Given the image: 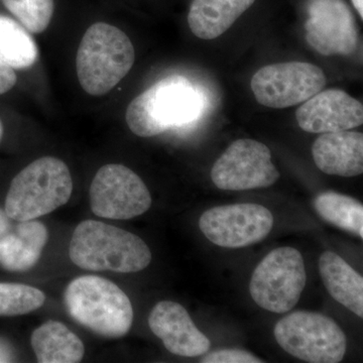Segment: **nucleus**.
I'll return each mask as SVG.
<instances>
[{
    "label": "nucleus",
    "mask_w": 363,
    "mask_h": 363,
    "mask_svg": "<svg viewBox=\"0 0 363 363\" xmlns=\"http://www.w3.org/2000/svg\"><path fill=\"white\" fill-rule=\"evenodd\" d=\"M69 255L76 266L86 271L123 274L143 271L152 260V252L142 238L95 220H85L76 227Z\"/></svg>",
    "instance_id": "obj_1"
},
{
    "label": "nucleus",
    "mask_w": 363,
    "mask_h": 363,
    "mask_svg": "<svg viewBox=\"0 0 363 363\" xmlns=\"http://www.w3.org/2000/svg\"><path fill=\"white\" fill-rule=\"evenodd\" d=\"M203 105L201 93L187 78L169 76L130 102L126 123L135 135L150 138L192 123L199 116Z\"/></svg>",
    "instance_id": "obj_2"
},
{
    "label": "nucleus",
    "mask_w": 363,
    "mask_h": 363,
    "mask_svg": "<svg viewBox=\"0 0 363 363\" xmlns=\"http://www.w3.org/2000/svg\"><path fill=\"white\" fill-rule=\"evenodd\" d=\"M135 59V48L125 33L109 23H94L83 35L76 57L81 87L92 96L111 92L128 75Z\"/></svg>",
    "instance_id": "obj_3"
},
{
    "label": "nucleus",
    "mask_w": 363,
    "mask_h": 363,
    "mask_svg": "<svg viewBox=\"0 0 363 363\" xmlns=\"http://www.w3.org/2000/svg\"><path fill=\"white\" fill-rule=\"evenodd\" d=\"M64 298L71 317L98 335L119 338L130 330L133 310L130 298L108 279L96 276L73 279Z\"/></svg>",
    "instance_id": "obj_4"
},
{
    "label": "nucleus",
    "mask_w": 363,
    "mask_h": 363,
    "mask_svg": "<svg viewBox=\"0 0 363 363\" xmlns=\"http://www.w3.org/2000/svg\"><path fill=\"white\" fill-rule=\"evenodd\" d=\"M72 191L73 180L65 162L40 157L14 177L4 210L13 220H33L65 205Z\"/></svg>",
    "instance_id": "obj_5"
},
{
    "label": "nucleus",
    "mask_w": 363,
    "mask_h": 363,
    "mask_svg": "<svg viewBox=\"0 0 363 363\" xmlns=\"http://www.w3.org/2000/svg\"><path fill=\"white\" fill-rule=\"evenodd\" d=\"M274 334L284 350L306 362L338 363L345 355L342 329L319 313H292L279 320Z\"/></svg>",
    "instance_id": "obj_6"
},
{
    "label": "nucleus",
    "mask_w": 363,
    "mask_h": 363,
    "mask_svg": "<svg viewBox=\"0 0 363 363\" xmlns=\"http://www.w3.org/2000/svg\"><path fill=\"white\" fill-rule=\"evenodd\" d=\"M306 279L301 252L293 247L276 248L255 267L250 284V295L262 309L286 313L300 300Z\"/></svg>",
    "instance_id": "obj_7"
},
{
    "label": "nucleus",
    "mask_w": 363,
    "mask_h": 363,
    "mask_svg": "<svg viewBox=\"0 0 363 363\" xmlns=\"http://www.w3.org/2000/svg\"><path fill=\"white\" fill-rule=\"evenodd\" d=\"M326 83L320 67L305 62H286L259 69L250 84L259 104L284 109L307 101L323 90Z\"/></svg>",
    "instance_id": "obj_8"
},
{
    "label": "nucleus",
    "mask_w": 363,
    "mask_h": 363,
    "mask_svg": "<svg viewBox=\"0 0 363 363\" xmlns=\"http://www.w3.org/2000/svg\"><path fill=\"white\" fill-rule=\"evenodd\" d=\"M93 213L102 218L128 220L152 205L149 189L135 172L123 164H105L90 186Z\"/></svg>",
    "instance_id": "obj_9"
},
{
    "label": "nucleus",
    "mask_w": 363,
    "mask_h": 363,
    "mask_svg": "<svg viewBox=\"0 0 363 363\" xmlns=\"http://www.w3.org/2000/svg\"><path fill=\"white\" fill-rule=\"evenodd\" d=\"M279 178L269 147L248 138L231 143L211 169L214 185L225 191L271 187Z\"/></svg>",
    "instance_id": "obj_10"
},
{
    "label": "nucleus",
    "mask_w": 363,
    "mask_h": 363,
    "mask_svg": "<svg viewBox=\"0 0 363 363\" xmlns=\"http://www.w3.org/2000/svg\"><path fill=\"white\" fill-rule=\"evenodd\" d=\"M274 226V216L259 204L225 205L207 210L199 227L206 238L218 247H250L266 238Z\"/></svg>",
    "instance_id": "obj_11"
},
{
    "label": "nucleus",
    "mask_w": 363,
    "mask_h": 363,
    "mask_svg": "<svg viewBox=\"0 0 363 363\" xmlns=\"http://www.w3.org/2000/svg\"><path fill=\"white\" fill-rule=\"evenodd\" d=\"M305 23L306 39L323 56H348L357 49L359 33L343 0H311Z\"/></svg>",
    "instance_id": "obj_12"
},
{
    "label": "nucleus",
    "mask_w": 363,
    "mask_h": 363,
    "mask_svg": "<svg viewBox=\"0 0 363 363\" xmlns=\"http://www.w3.org/2000/svg\"><path fill=\"white\" fill-rule=\"evenodd\" d=\"M298 125L306 133L350 130L363 123V105L345 91H320L296 111Z\"/></svg>",
    "instance_id": "obj_13"
},
{
    "label": "nucleus",
    "mask_w": 363,
    "mask_h": 363,
    "mask_svg": "<svg viewBox=\"0 0 363 363\" xmlns=\"http://www.w3.org/2000/svg\"><path fill=\"white\" fill-rule=\"evenodd\" d=\"M149 325L152 333L173 354L196 357L209 350V339L198 329L187 310L178 303H157L150 312Z\"/></svg>",
    "instance_id": "obj_14"
},
{
    "label": "nucleus",
    "mask_w": 363,
    "mask_h": 363,
    "mask_svg": "<svg viewBox=\"0 0 363 363\" xmlns=\"http://www.w3.org/2000/svg\"><path fill=\"white\" fill-rule=\"evenodd\" d=\"M312 155L318 169L327 175H362L363 135L348 130L322 133L313 145Z\"/></svg>",
    "instance_id": "obj_15"
},
{
    "label": "nucleus",
    "mask_w": 363,
    "mask_h": 363,
    "mask_svg": "<svg viewBox=\"0 0 363 363\" xmlns=\"http://www.w3.org/2000/svg\"><path fill=\"white\" fill-rule=\"evenodd\" d=\"M47 228L42 222L21 221L13 233L0 240V266L9 272H26L35 266L47 243Z\"/></svg>",
    "instance_id": "obj_16"
},
{
    "label": "nucleus",
    "mask_w": 363,
    "mask_h": 363,
    "mask_svg": "<svg viewBox=\"0 0 363 363\" xmlns=\"http://www.w3.org/2000/svg\"><path fill=\"white\" fill-rule=\"evenodd\" d=\"M255 0H193L188 14L190 30L202 40H214L233 26Z\"/></svg>",
    "instance_id": "obj_17"
},
{
    "label": "nucleus",
    "mask_w": 363,
    "mask_h": 363,
    "mask_svg": "<svg viewBox=\"0 0 363 363\" xmlns=\"http://www.w3.org/2000/svg\"><path fill=\"white\" fill-rule=\"evenodd\" d=\"M319 271L329 294L354 313L363 317V279L338 255L325 252L320 257Z\"/></svg>",
    "instance_id": "obj_18"
},
{
    "label": "nucleus",
    "mask_w": 363,
    "mask_h": 363,
    "mask_svg": "<svg viewBox=\"0 0 363 363\" xmlns=\"http://www.w3.org/2000/svg\"><path fill=\"white\" fill-rule=\"evenodd\" d=\"M32 346L40 363H76L84 357V345L61 322L50 321L33 331Z\"/></svg>",
    "instance_id": "obj_19"
},
{
    "label": "nucleus",
    "mask_w": 363,
    "mask_h": 363,
    "mask_svg": "<svg viewBox=\"0 0 363 363\" xmlns=\"http://www.w3.org/2000/svg\"><path fill=\"white\" fill-rule=\"evenodd\" d=\"M39 57L33 35L18 21L0 14V60L13 69L32 67Z\"/></svg>",
    "instance_id": "obj_20"
},
{
    "label": "nucleus",
    "mask_w": 363,
    "mask_h": 363,
    "mask_svg": "<svg viewBox=\"0 0 363 363\" xmlns=\"http://www.w3.org/2000/svg\"><path fill=\"white\" fill-rule=\"evenodd\" d=\"M314 207L325 221L363 238V206L354 198L325 192L317 196Z\"/></svg>",
    "instance_id": "obj_21"
},
{
    "label": "nucleus",
    "mask_w": 363,
    "mask_h": 363,
    "mask_svg": "<svg viewBox=\"0 0 363 363\" xmlns=\"http://www.w3.org/2000/svg\"><path fill=\"white\" fill-rule=\"evenodd\" d=\"M45 294L35 286L23 284L0 283V316L28 314L44 305Z\"/></svg>",
    "instance_id": "obj_22"
},
{
    "label": "nucleus",
    "mask_w": 363,
    "mask_h": 363,
    "mask_svg": "<svg viewBox=\"0 0 363 363\" xmlns=\"http://www.w3.org/2000/svg\"><path fill=\"white\" fill-rule=\"evenodd\" d=\"M2 4L32 33H44L55 11L54 0H2Z\"/></svg>",
    "instance_id": "obj_23"
},
{
    "label": "nucleus",
    "mask_w": 363,
    "mask_h": 363,
    "mask_svg": "<svg viewBox=\"0 0 363 363\" xmlns=\"http://www.w3.org/2000/svg\"><path fill=\"white\" fill-rule=\"evenodd\" d=\"M202 363H262V359L252 353L240 350H223L209 353L201 359Z\"/></svg>",
    "instance_id": "obj_24"
},
{
    "label": "nucleus",
    "mask_w": 363,
    "mask_h": 363,
    "mask_svg": "<svg viewBox=\"0 0 363 363\" xmlns=\"http://www.w3.org/2000/svg\"><path fill=\"white\" fill-rule=\"evenodd\" d=\"M18 81L14 69L0 60V95L9 92L14 87Z\"/></svg>",
    "instance_id": "obj_25"
},
{
    "label": "nucleus",
    "mask_w": 363,
    "mask_h": 363,
    "mask_svg": "<svg viewBox=\"0 0 363 363\" xmlns=\"http://www.w3.org/2000/svg\"><path fill=\"white\" fill-rule=\"evenodd\" d=\"M11 218L6 214V210L0 209V240L11 231Z\"/></svg>",
    "instance_id": "obj_26"
},
{
    "label": "nucleus",
    "mask_w": 363,
    "mask_h": 363,
    "mask_svg": "<svg viewBox=\"0 0 363 363\" xmlns=\"http://www.w3.org/2000/svg\"><path fill=\"white\" fill-rule=\"evenodd\" d=\"M353 6L357 9V13H359L360 18H363V0H351Z\"/></svg>",
    "instance_id": "obj_27"
},
{
    "label": "nucleus",
    "mask_w": 363,
    "mask_h": 363,
    "mask_svg": "<svg viewBox=\"0 0 363 363\" xmlns=\"http://www.w3.org/2000/svg\"><path fill=\"white\" fill-rule=\"evenodd\" d=\"M2 135H4V125H2L1 121H0V140H1Z\"/></svg>",
    "instance_id": "obj_28"
}]
</instances>
